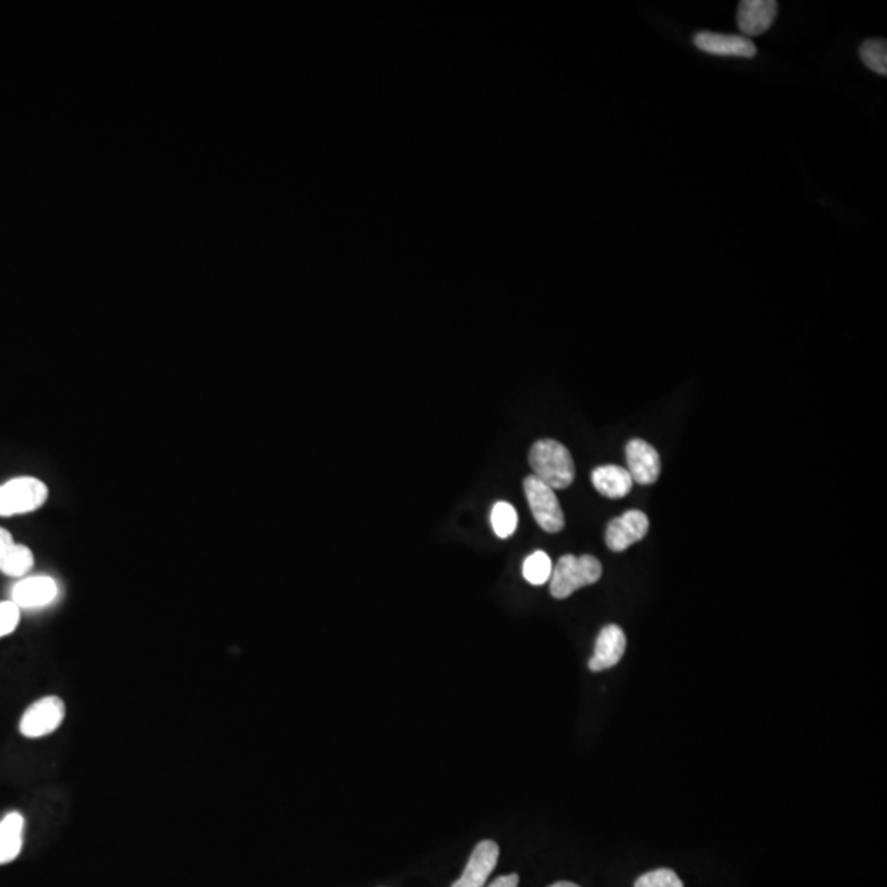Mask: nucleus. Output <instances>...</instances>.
I'll return each instance as SVG.
<instances>
[{
  "label": "nucleus",
  "instance_id": "21",
  "mask_svg": "<svg viewBox=\"0 0 887 887\" xmlns=\"http://www.w3.org/2000/svg\"><path fill=\"white\" fill-rule=\"evenodd\" d=\"M518 883H520L518 874H507V876L497 877L488 887H518Z\"/></svg>",
  "mask_w": 887,
  "mask_h": 887
},
{
  "label": "nucleus",
  "instance_id": "16",
  "mask_svg": "<svg viewBox=\"0 0 887 887\" xmlns=\"http://www.w3.org/2000/svg\"><path fill=\"white\" fill-rule=\"evenodd\" d=\"M860 58L864 67L874 73L887 74V42L884 38H871L863 42L860 47Z\"/></svg>",
  "mask_w": 887,
  "mask_h": 887
},
{
  "label": "nucleus",
  "instance_id": "15",
  "mask_svg": "<svg viewBox=\"0 0 887 887\" xmlns=\"http://www.w3.org/2000/svg\"><path fill=\"white\" fill-rule=\"evenodd\" d=\"M25 818L11 812L0 821V864L12 863L24 847Z\"/></svg>",
  "mask_w": 887,
  "mask_h": 887
},
{
  "label": "nucleus",
  "instance_id": "2",
  "mask_svg": "<svg viewBox=\"0 0 887 887\" xmlns=\"http://www.w3.org/2000/svg\"><path fill=\"white\" fill-rule=\"evenodd\" d=\"M602 572V564L596 557H576L567 554L557 560L556 567H553V576L549 579L551 595L554 599H567L582 587L599 582Z\"/></svg>",
  "mask_w": 887,
  "mask_h": 887
},
{
  "label": "nucleus",
  "instance_id": "10",
  "mask_svg": "<svg viewBox=\"0 0 887 887\" xmlns=\"http://www.w3.org/2000/svg\"><path fill=\"white\" fill-rule=\"evenodd\" d=\"M778 2L774 0H743L738 5V27L748 37L766 34L774 24L778 15Z\"/></svg>",
  "mask_w": 887,
  "mask_h": 887
},
{
  "label": "nucleus",
  "instance_id": "19",
  "mask_svg": "<svg viewBox=\"0 0 887 887\" xmlns=\"http://www.w3.org/2000/svg\"><path fill=\"white\" fill-rule=\"evenodd\" d=\"M635 887H684V883L673 870H655L642 874Z\"/></svg>",
  "mask_w": 887,
  "mask_h": 887
},
{
  "label": "nucleus",
  "instance_id": "12",
  "mask_svg": "<svg viewBox=\"0 0 887 887\" xmlns=\"http://www.w3.org/2000/svg\"><path fill=\"white\" fill-rule=\"evenodd\" d=\"M626 651V636L618 625H608L600 631L595 642V652L589 661L590 671L602 673L612 670L622 661Z\"/></svg>",
  "mask_w": 887,
  "mask_h": 887
},
{
  "label": "nucleus",
  "instance_id": "8",
  "mask_svg": "<svg viewBox=\"0 0 887 887\" xmlns=\"http://www.w3.org/2000/svg\"><path fill=\"white\" fill-rule=\"evenodd\" d=\"M626 462H628L626 471L629 472L636 484H654L661 474V459H659L658 451L646 440H629L626 446Z\"/></svg>",
  "mask_w": 887,
  "mask_h": 887
},
{
  "label": "nucleus",
  "instance_id": "17",
  "mask_svg": "<svg viewBox=\"0 0 887 887\" xmlns=\"http://www.w3.org/2000/svg\"><path fill=\"white\" fill-rule=\"evenodd\" d=\"M553 576V560L544 551H536L523 564V577L531 586H543Z\"/></svg>",
  "mask_w": 887,
  "mask_h": 887
},
{
  "label": "nucleus",
  "instance_id": "9",
  "mask_svg": "<svg viewBox=\"0 0 887 887\" xmlns=\"http://www.w3.org/2000/svg\"><path fill=\"white\" fill-rule=\"evenodd\" d=\"M694 45L699 50L715 55V57L755 58L758 54L756 45L743 35L699 32L694 35Z\"/></svg>",
  "mask_w": 887,
  "mask_h": 887
},
{
  "label": "nucleus",
  "instance_id": "14",
  "mask_svg": "<svg viewBox=\"0 0 887 887\" xmlns=\"http://www.w3.org/2000/svg\"><path fill=\"white\" fill-rule=\"evenodd\" d=\"M592 484L600 495L606 498H623L631 492V475L619 465H602L592 472Z\"/></svg>",
  "mask_w": 887,
  "mask_h": 887
},
{
  "label": "nucleus",
  "instance_id": "22",
  "mask_svg": "<svg viewBox=\"0 0 887 887\" xmlns=\"http://www.w3.org/2000/svg\"><path fill=\"white\" fill-rule=\"evenodd\" d=\"M549 887H580V886H577V884L573 883H569V880H560V883L553 884V886Z\"/></svg>",
  "mask_w": 887,
  "mask_h": 887
},
{
  "label": "nucleus",
  "instance_id": "3",
  "mask_svg": "<svg viewBox=\"0 0 887 887\" xmlns=\"http://www.w3.org/2000/svg\"><path fill=\"white\" fill-rule=\"evenodd\" d=\"M48 500V487L34 477H19L0 485V517L32 513Z\"/></svg>",
  "mask_w": 887,
  "mask_h": 887
},
{
  "label": "nucleus",
  "instance_id": "1",
  "mask_svg": "<svg viewBox=\"0 0 887 887\" xmlns=\"http://www.w3.org/2000/svg\"><path fill=\"white\" fill-rule=\"evenodd\" d=\"M530 464L534 477L553 488L563 490L576 478V464L569 449L554 439L537 440L531 448Z\"/></svg>",
  "mask_w": 887,
  "mask_h": 887
},
{
  "label": "nucleus",
  "instance_id": "4",
  "mask_svg": "<svg viewBox=\"0 0 887 887\" xmlns=\"http://www.w3.org/2000/svg\"><path fill=\"white\" fill-rule=\"evenodd\" d=\"M524 494L533 511L534 520L546 533H559L566 527L563 507L553 488L547 487L540 478L530 475L524 478Z\"/></svg>",
  "mask_w": 887,
  "mask_h": 887
},
{
  "label": "nucleus",
  "instance_id": "18",
  "mask_svg": "<svg viewBox=\"0 0 887 887\" xmlns=\"http://www.w3.org/2000/svg\"><path fill=\"white\" fill-rule=\"evenodd\" d=\"M492 527L495 534L501 540L513 536L518 527L517 510L507 501H498L492 510Z\"/></svg>",
  "mask_w": 887,
  "mask_h": 887
},
{
  "label": "nucleus",
  "instance_id": "11",
  "mask_svg": "<svg viewBox=\"0 0 887 887\" xmlns=\"http://www.w3.org/2000/svg\"><path fill=\"white\" fill-rule=\"evenodd\" d=\"M57 596L58 583L47 576L27 577L12 590V602L19 608H44L54 603Z\"/></svg>",
  "mask_w": 887,
  "mask_h": 887
},
{
  "label": "nucleus",
  "instance_id": "6",
  "mask_svg": "<svg viewBox=\"0 0 887 887\" xmlns=\"http://www.w3.org/2000/svg\"><path fill=\"white\" fill-rule=\"evenodd\" d=\"M648 530L649 520L642 511H626L622 517L610 521L605 533L606 546L613 553H622L641 541L648 534Z\"/></svg>",
  "mask_w": 887,
  "mask_h": 887
},
{
  "label": "nucleus",
  "instance_id": "20",
  "mask_svg": "<svg viewBox=\"0 0 887 887\" xmlns=\"http://www.w3.org/2000/svg\"><path fill=\"white\" fill-rule=\"evenodd\" d=\"M21 623V608L14 602H0V638L11 635Z\"/></svg>",
  "mask_w": 887,
  "mask_h": 887
},
{
  "label": "nucleus",
  "instance_id": "7",
  "mask_svg": "<svg viewBox=\"0 0 887 887\" xmlns=\"http://www.w3.org/2000/svg\"><path fill=\"white\" fill-rule=\"evenodd\" d=\"M498 858H500V848L495 841H481L472 851L464 873L452 884V887H484L497 867Z\"/></svg>",
  "mask_w": 887,
  "mask_h": 887
},
{
  "label": "nucleus",
  "instance_id": "13",
  "mask_svg": "<svg viewBox=\"0 0 887 887\" xmlns=\"http://www.w3.org/2000/svg\"><path fill=\"white\" fill-rule=\"evenodd\" d=\"M34 566V553L24 544L15 543L12 534L0 528V572L9 577H24Z\"/></svg>",
  "mask_w": 887,
  "mask_h": 887
},
{
  "label": "nucleus",
  "instance_id": "5",
  "mask_svg": "<svg viewBox=\"0 0 887 887\" xmlns=\"http://www.w3.org/2000/svg\"><path fill=\"white\" fill-rule=\"evenodd\" d=\"M64 717H67V706L60 697H44L25 710L19 729L25 738H42V736L57 732L63 723Z\"/></svg>",
  "mask_w": 887,
  "mask_h": 887
}]
</instances>
